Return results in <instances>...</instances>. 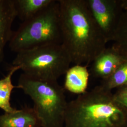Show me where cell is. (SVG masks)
Instances as JSON below:
<instances>
[{
  "instance_id": "obj_1",
  "label": "cell",
  "mask_w": 127,
  "mask_h": 127,
  "mask_svg": "<svg viewBox=\"0 0 127 127\" xmlns=\"http://www.w3.org/2000/svg\"><path fill=\"white\" fill-rule=\"evenodd\" d=\"M61 44L75 65L87 66L108 42L93 18L86 0H58Z\"/></svg>"
},
{
  "instance_id": "obj_2",
  "label": "cell",
  "mask_w": 127,
  "mask_h": 127,
  "mask_svg": "<svg viewBox=\"0 0 127 127\" xmlns=\"http://www.w3.org/2000/svg\"><path fill=\"white\" fill-rule=\"evenodd\" d=\"M64 127H127V111L100 85L68 102Z\"/></svg>"
},
{
  "instance_id": "obj_3",
  "label": "cell",
  "mask_w": 127,
  "mask_h": 127,
  "mask_svg": "<svg viewBox=\"0 0 127 127\" xmlns=\"http://www.w3.org/2000/svg\"><path fill=\"white\" fill-rule=\"evenodd\" d=\"M18 87L29 95L41 127H64L68 102L64 89L57 81L42 80L20 75Z\"/></svg>"
},
{
  "instance_id": "obj_4",
  "label": "cell",
  "mask_w": 127,
  "mask_h": 127,
  "mask_svg": "<svg viewBox=\"0 0 127 127\" xmlns=\"http://www.w3.org/2000/svg\"><path fill=\"white\" fill-rule=\"evenodd\" d=\"M59 4L58 0L31 18L22 22L9 41L17 53L41 46L61 44Z\"/></svg>"
},
{
  "instance_id": "obj_5",
  "label": "cell",
  "mask_w": 127,
  "mask_h": 127,
  "mask_svg": "<svg viewBox=\"0 0 127 127\" xmlns=\"http://www.w3.org/2000/svg\"><path fill=\"white\" fill-rule=\"evenodd\" d=\"M72 61L61 44L41 46L17 53L12 66L20 67L29 76L58 81L65 74Z\"/></svg>"
},
{
  "instance_id": "obj_6",
  "label": "cell",
  "mask_w": 127,
  "mask_h": 127,
  "mask_svg": "<svg viewBox=\"0 0 127 127\" xmlns=\"http://www.w3.org/2000/svg\"><path fill=\"white\" fill-rule=\"evenodd\" d=\"M86 1L93 18L108 42L123 12L120 0H86Z\"/></svg>"
},
{
  "instance_id": "obj_7",
  "label": "cell",
  "mask_w": 127,
  "mask_h": 127,
  "mask_svg": "<svg viewBox=\"0 0 127 127\" xmlns=\"http://www.w3.org/2000/svg\"><path fill=\"white\" fill-rule=\"evenodd\" d=\"M126 60L113 46L106 48L91 63V73L102 80L109 77Z\"/></svg>"
},
{
  "instance_id": "obj_8",
  "label": "cell",
  "mask_w": 127,
  "mask_h": 127,
  "mask_svg": "<svg viewBox=\"0 0 127 127\" xmlns=\"http://www.w3.org/2000/svg\"><path fill=\"white\" fill-rule=\"evenodd\" d=\"M17 17L14 0H0V63L4 56V48L12 35L11 27Z\"/></svg>"
},
{
  "instance_id": "obj_9",
  "label": "cell",
  "mask_w": 127,
  "mask_h": 127,
  "mask_svg": "<svg viewBox=\"0 0 127 127\" xmlns=\"http://www.w3.org/2000/svg\"><path fill=\"white\" fill-rule=\"evenodd\" d=\"M0 127H41L33 108L25 107L0 115Z\"/></svg>"
},
{
  "instance_id": "obj_10",
  "label": "cell",
  "mask_w": 127,
  "mask_h": 127,
  "mask_svg": "<svg viewBox=\"0 0 127 127\" xmlns=\"http://www.w3.org/2000/svg\"><path fill=\"white\" fill-rule=\"evenodd\" d=\"M64 88L68 91L81 95L87 91L90 73L85 65L74 64L65 74Z\"/></svg>"
},
{
  "instance_id": "obj_11",
  "label": "cell",
  "mask_w": 127,
  "mask_h": 127,
  "mask_svg": "<svg viewBox=\"0 0 127 127\" xmlns=\"http://www.w3.org/2000/svg\"><path fill=\"white\" fill-rule=\"evenodd\" d=\"M55 0H14L17 16L22 22L35 16Z\"/></svg>"
},
{
  "instance_id": "obj_12",
  "label": "cell",
  "mask_w": 127,
  "mask_h": 127,
  "mask_svg": "<svg viewBox=\"0 0 127 127\" xmlns=\"http://www.w3.org/2000/svg\"><path fill=\"white\" fill-rule=\"evenodd\" d=\"M20 70V67L17 66H11L9 72L4 78L0 79V109L6 113L14 112L16 109L13 108L10 103L11 94L15 88L12 84V77L17 71Z\"/></svg>"
},
{
  "instance_id": "obj_13",
  "label": "cell",
  "mask_w": 127,
  "mask_h": 127,
  "mask_svg": "<svg viewBox=\"0 0 127 127\" xmlns=\"http://www.w3.org/2000/svg\"><path fill=\"white\" fill-rule=\"evenodd\" d=\"M127 85V60L119 66L109 77L102 80L101 86L111 91Z\"/></svg>"
},
{
  "instance_id": "obj_14",
  "label": "cell",
  "mask_w": 127,
  "mask_h": 127,
  "mask_svg": "<svg viewBox=\"0 0 127 127\" xmlns=\"http://www.w3.org/2000/svg\"><path fill=\"white\" fill-rule=\"evenodd\" d=\"M110 41L114 43L127 42V9L123 10Z\"/></svg>"
},
{
  "instance_id": "obj_15",
  "label": "cell",
  "mask_w": 127,
  "mask_h": 127,
  "mask_svg": "<svg viewBox=\"0 0 127 127\" xmlns=\"http://www.w3.org/2000/svg\"><path fill=\"white\" fill-rule=\"evenodd\" d=\"M113 95L118 104L127 111V85L117 89Z\"/></svg>"
},
{
  "instance_id": "obj_16",
  "label": "cell",
  "mask_w": 127,
  "mask_h": 127,
  "mask_svg": "<svg viewBox=\"0 0 127 127\" xmlns=\"http://www.w3.org/2000/svg\"><path fill=\"white\" fill-rule=\"evenodd\" d=\"M112 46L117 50L124 59L127 60V42L123 43H114Z\"/></svg>"
}]
</instances>
